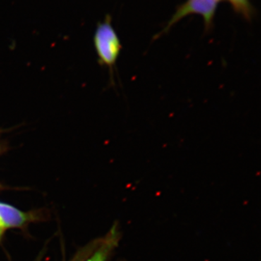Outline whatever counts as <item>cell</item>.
Returning a JSON list of instances; mask_svg holds the SVG:
<instances>
[{
  "label": "cell",
  "instance_id": "obj_3",
  "mask_svg": "<svg viewBox=\"0 0 261 261\" xmlns=\"http://www.w3.org/2000/svg\"><path fill=\"white\" fill-rule=\"evenodd\" d=\"M119 240L120 231L118 226L115 224L106 238L101 240L93 255H91L87 261H107L111 252L119 243Z\"/></svg>",
  "mask_w": 261,
  "mask_h": 261
},
{
  "label": "cell",
  "instance_id": "obj_1",
  "mask_svg": "<svg viewBox=\"0 0 261 261\" xmlns=\"http://www.w3.org/2000/svg\"><path fill=\"white\" fill-rule=\"evenodd\" d=\"M94 46L100 64L112 70L122 49L121 42L116 31L108 18L98 24L94 37Z\"/></svg>",
  "mask_w": 261,
  "mask_h": 261
},
{
  "label": "cell",
  "instance_id": "obj_5",
  "mask_svg": "<svg viewBox=\"0 0 261 261\" xmlns=\"http://www.w3.org/2000/svg\"><path fill=\"white\" fill-rule=\"evenodd\" d=\"M233 8L245 18H250V9L248 0H229Z\"/></svg>",
  "mask_w": 261,
  "mask_h": 261
},
{
  "label": "cell",
  "instance_id": "obj_4",
  "mask_svg": "<svg viewBox=\"0 0 261 261\" xmlns=\"http://www.w3.org/2000/svg\"><path fill=\"white\" fill-rule=\"evenodd\" d=\"M29 220L28 215L13 206L0 202V221L5 228L19 227Z\"/></svg>",
  "mask_w": 261,
  "mask_h": 261
},
{
  "label": "cell",
  "instance_id": "obj_6",
  "mask_svg": "<svg viewBox=\"0 0 261 261\" xmlns=\"http://www.w3.org/2000/svg\"><path fill=\"white\" fill-rule=\"evenodd\" d=\"M5 231V228L4 226H3V224H2L1 221H0V239H1L2 236H3V233H4Z\"/></svg>",
  "mask_w": 261,
  "mask_h": 261
},
{
  "label": "cell",
  "instance_id": "obj_2",
  "mask_svg": "<svg viewBox=\"0 0 261 261\" xmlns=\"http://www.w3.org/2000/svg\"><path fill=\"white\" fill-rule=\"evenodd\" d=\"M221 0H187L182 5L168 22L161 34L167 32L174 24L190 14H198L203 17L206 28L210 29L217 5Z\"/></svg>",
  "mask_w": 261,
  "mask_h": 261
}]
</instances>
